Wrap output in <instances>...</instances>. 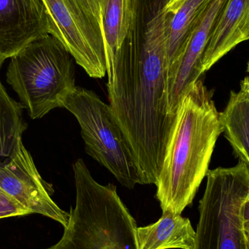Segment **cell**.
I'll return each instance as SVG.
<instances>
[{
  "mask_svg": "<svg viewBox=\"0 0 249 249\" xmlns=\"http://www.w3.org/2000/svg\"><path fill=\"white\" fill-rule=\"evenodd\" d=\"M193 249H247L243 205L249 195V167L209 170Z\"/></svg>",
  "mask_w": 249,
  "mask_h": 249,
  "instance_id": "5b68a950",
  "label": "cell"
},
{
  "mask_svg": "<svg viewBox=\"0 0 249 249\" xmlns=\"http://www.w3.org/2000/svg\"><path fill=\"white\" fill-rule=\"evenodd\" d=\"M48 35L42 0H0V52L7 59Z\"/></svg>",
  "mask_w": 249,
  "mask_h": 249,
  "instance_id": "30bf717a",
  "label": "cell"
},
{
  "mask_svg": "<svg viewBox=\"0 0 249 249\" xmlns=\"http://www.w3.org/2000/svg\"><path fill=\"white\" fill-rule=\"evenodd\" d=\"M228 0H211L196 21L185 46L170 67L167 80V106L171 116L177 115L181 101L204 74L203 54L215 23Z\"/></svg>",
  "mask_w": 249,
  "mask_h": 249,
  "instance_id": "9c48e42d",
  "label": "cell"
},
{
  "mask_svg": "<svg viewBox=\"0 0 249 249\" xmlns=\"http://www.w3.org/2000/svg\"><path fill=\"white\" fill-rule=\"evenodd\" d=\"M73 171L75 206L61 239L46 249H138L137 224L116 186L97 182L82 159Z\"/></svg>",
  "mask_w": 249,
  "mask_h": 249,
  "instance_id": "3957f363",
  "label": "cell"
},
{
  "mask_svg": "<svg viewBox=\"0 0 249 249\" xmlns=\"http://www.w3.org/2000/svg\"><path fill=\"white\" fill-rule=\"evenodd\" d=\"M222 132L221 113L200 79L178 107L155 184L162 213L181 214L192 204Z\"/></svg>",
  "mask_w": 249,
  "mask_h": 249,
  "instance_id": "7a4b0ae2",
  "label": "cell"
},
{
  "mask_svg": "<svg viewBox=\"0 0 249 249\" xmlns=\"http://www.w3.org/2000/svg\"><path fill=\"white\" fill-rule=\"evenodd\" d=\"M100 9L108 81L115 57L128 35L134 18L136 0H96Z\"/></svg>",
  "mask_w": 249,
  "mask_h": 249,
  "instance_id": "4fadbf2b",
  "label": "cell"
},
{
  "mask_svg": "<svg viewBox=\"0 0 249 249\" xmlns=\"http://www.w3.org/2000/svg\"><path fill=\"white\" fill-rule=\"evenodd\" d=\"M30 214L29 210L0 187V219Z\"/></svg>",
  "mask_w": 249,
  "mask_h": 249,
  "instance_id": "e0dca14e",
  "label": "cell"
},
{
  "mask_svg": "<svg viewBox=\"0 0 249 249\" xmlns=\"http://www.w3.org/2000/svg\"><path fill=\"white\" fill-rule=\"evenodd\" d=\"M49 35L56 38L90 77L107 74L100 9L96 0H42Z\"/></svg>",
  "mask_w": 249,
  "mask_h": 249,
  "instance_id": "52a82bcc",
  "label": "cell"
},
{
  "mask_svg": "<svg viewBox=\"0 0 249 249\" xmlns=\"http://www.w3.org/2000/svg\"><path fill=\"white\" fill-rule=\"evenodd\" d=\"M241 83L249 89V77H247V78L244 79V80L241 82Z\"/></svg>",
  "mask_w": 249,
  "mask_h": 249,
  "instance_id": "44dd1931",
  "label": "cell"
},
{
  "mask_svg": "<svg viewBox=\"0 0 249 249\" xmlns=\"http://www.w3.org/2000/svg\"><path fill=\"white\" fill-rule=\"evenodd\" d=\"M0 187L31 213L68 225L70 213L53 200L52 187L44 181L30 153L20 140L13 153L0 161Z\"/></svg>",
  "mask_w": 249,
  "mask_h": 249,
  "instance_id": "ba28073f",
  "label": "cell"
},
{
  "mask_svg": "<svg viewBox=\"0 0 249 249\" xmlns=\"http://www.w3.org/2000/svg\"><path fill=\"white\" fill-rule=\"evenodd\" d=\"M23 107L10 97L0 80V161L13 153L27 125Z\"/></svg>",
  "mask_w": 249,
  "mask_h": 249,
  "instance_id": "2e32d148",
  "label": "cell"
},
{
  "mask_svg": "<svg viewBox=\"0 0 249 249\" xmlns=\"http://www.w3.org/2000/svg\"><path fill=\"white\" fill-rule=\"evenodd\" d=\"M196 234L188 218L165 212L155 223L137 227L138 249H193Z\"/></svg>",
  "mask_w": 249,
  "mask_h": 249,
  "instance_id": "7c38bea8",
  "label": "cell"
},
{
  "mask_svg": "<svg viewBox=\"0 0 249 249\" xmlns=\"http://www.w3.org/2000/svg\"><path fill=\"white\" fill-rule=\"evenodd\" d=\"M249 39V0H228L219 14L203 54L206 72L236 45Z\"/></svg>",
  "mask_w": 249,
  "mask_h": 249,
  "instance_id": "8fae6325",
  "label": "cell"
},
{
  "mask_svg": "<svg viewBox=\"0 0 249 249\" xmlns=\"http://www.w3.org/2000/svg\"><path fill=\"white\" fill-rule=\"evenodd\" d=\"M221 119L234 153L249 167V89L242 83L239 91H231Z\"/></svg>",
  "mask_w": 249,
  "mask_h": 249,
  "instance_id": "5bb4252c",
  "label": "cell"
},
{
  "mask_svg": "<svg viewBox=\"0 0 249 249\" xmlns=\"http://www.w3.org/2000/svg\"><path fill=\"white\" fill-rule=\"evenodd\" d=\"M167 18L141 16L115 57L107 82L109 106L139 170L141 184H155L175 117L167 106Z\"/></svg>",
  "mask_w": 249,
  "mask_h": 249,
  "instance_id": "6da1fadb",
  "label": "cell"
},
{
  "mask_svg": "<svg viewBox=\"0 0 249 249\" xmlns=\"http://www.w3.org/2000/svg\"><path fill=\"white\" fill-rule=\"evenodd\" d=\"M74 59L53 36L31 42L10 58L7 82L32 119H39L62 108L75 89Z\"/></svg>",
  "mask_w": 249,
  "mask_h": 249,
  "instance_id": "277c9868",
  "label": "cell"
},
{
  "mask_svg": "<svg viewBox=\"0 0 249 249\" xmlns=\"http://www.w3.org/2000/svg\"><path fill=\"white\" fill-rule=\"evenodd\" d=\"M247 71H248V72L249 73V61L248 63V67H247Z\"/></svg>",
  "mask_w": 249,
  "mask_h": 249,
  "instance_id": "603a6c76",
  "label": "cell"
},
{
  "mask_svg": "<svg viewBox=\"0 0 249 249\" xmlns=\"http://www.w3.org/2000/svg\"><path fill=\"white\" fill-rule=\"evenodd\" d=\"M78 121L86 151L124 187L141 184L139 170L109 105L95 92L76 86L63 102Z\"/></svg>",
  "mask_w": 249,
  "mask_h": 249,
  "instance_id": "8992f818",
  "label": "cell"
},
{
  "mask_svg": "<svg viewBox=\"0 0 249 249\" xmlns=\"http://www.w3.org/2000/svg\"><path fill=\"white\" fill-rule=\"evenodd\" d=\"M246 238H247V249H249V235H246Z\"/></svg>",
  "mask_w": 249,
  "mask_h": 249,
  "instance_id": "7402d4cb",
  "label": "cell"
},
{
  "mask_svg": "<svg viewBox=\"0 0 249 249\" xmlns=\"http://www.w3.org/2000/svg\"><path fill=\"white\" fill-rule=\"evenodd\" d=\"M6 59H7V58H6L1 53V52H0V69L1 68V66H2L3 63L4 62V61H5Z\"/></svg>",
  "mask_w": 249,
  "mask_h": 249,
  "instance_id": "ffe728a7",
  "label": "cell"
},
{
  "mask_svg": "<svg viewBox=\"0 0 249 249\" xmlns=\"http://www.w3.org/2000/svg\"><path fill=\"white\" fill-rule=\"evenodd\" d=\"M211 0H186L174 13H169L167 26L168 71L182 52L189 36Z\"/></svg>",
  "mask_w": 249,
  "mask_h": 249,
  "instance_id": "9a60e30c",
  "label": "cell"
},
{
  "mask_svg": "<svg viewBox=\"0 0 249 249\" xmlns=\"http://www.w3.org/2000/svg\"><path fill=\"white\" fill-rule=\"evenodd\" d=\"M241 216H242L244 232L246 235H249V195L243 205Z\"/></svg>",
  "mask_w": 249,
  "mask_h": 249,
  "instance_id": "ac0fdd59",
  "label": "cell"
},
{
  "mask_svg": "<svg viewBox=\"0 0 249 249\" xmlns=\"http://www.w3.org/2000/svg\"><path fill=\"white\" fill-rule=\"evenodd\" d=\"M185 1L186 0H169L167 4V12L171 14L175 13Z\"/></svg>",
  "mask_w": 249,
  "mask_h": 249,
  "instance_id": "d6986e66",
  "label": "cell"
}]
</instances>
